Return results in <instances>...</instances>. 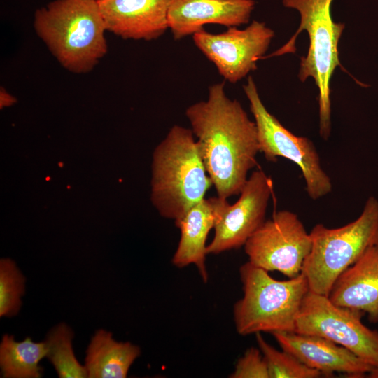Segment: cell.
Wrapping results in <instances>:
<instances>
[{"label":"cell","mask_w":378,"mask_h":378,"mask_svg":"<svg viewBox=\"0 0 378 378\" xmlns=\"http://www.w3.org/2000/svg\"><path fill=\"white\" fill-rule=\"evenodd\" d=\"M186 116L218 197L239 195L260 152L255 122L227 96L224 81L209 86L207 99L189 106Z\"/></svg>","instance_id":"obj_1"},{"label":"cell","mask_w":378,"mask_h":378,"mask_svg":"<svg viewBox=\"0 0 378 378\" xmlns=\"http://www.w3.org/2000/svg\"><path fill=\"white\" fill-rule=\"evenodd\" d=\"M34 27L52 55L75 74L92 71L107 52L97 0H55L36 10Z\"/></svg>","instance_id":"obj_2"},{"label":"cell","mask_w":378,"mask_h":378,"mask_svg":"<svg viewBox=\"0 0 378 378\" xmlns=\"http://www.w3.org/2000/svg\"><path fill=\"white\" fill-rule=\"evenodd\" d=\"M212 185L192 130L172 126L154 155L153 197L160 214L180 219Z\"/></svg>","instance_id":"obj_3"},{"label":"cell","mask_w":378,"mask_h":378,"mask_svg":"<svg viewBox=\"0 0 378 378\" xmlns=\"http://www.w3.org/2000/svg\"><path fill=\"white\" fill-rule=\"evenodd\" d=\"M332 0H283L286 8L297 10L300 23L293 36L283 46L262 59L296 52V39L306 30L309 38L307 54L300 58L298 78L304 82L314 78L318 90L319 134L327 140L331 132L330 80L335 69L344 68L339 59L338 43L345 25L333 21L331 16Z\"/></svg>","instance_id":"obj_4"},{"label":"cell","mask_w":378,"mask_h":378,"mask_svg":"<svg viewBox=\"0 0 378 378\" xmlns=\"http://www.w3.org/2000/svg\"><path fill=\"white\" fill-rule=\"evenodd\" d=\"M249 261L239 268L243 296L234 305L237 332L246 336L258 332H294L302 302L309 291L302 272L279 281Z\"/></svg>","instance_id":"obj_5"},{"label":"cell","mask_w":378,"mask_h":378,"mask_svg":"<svg viewBox=\"0 0 378 378\" xmlns=\"http://www.w3.org/2000/svg\"><path fill=\"white\" fill-rule=\"evenodd\" d=\"M309 234L312 248L302 273L309 291L328 296L337 278L378 244V200L370 197L355 220L337 228L318 223Z\"/></svg>","instance_id":"obj_6"},{"label":"cell","mask_w":378,"mask_h":378,"mask_svg":"<svg viewBox=\"0 0 378 378\" xmlns=\"http://www.w3.org/2000/svg\"><path fill=\"white\" fill-rule=\"evenodd\" d=\"M243 89L255 120L260 152L265 159L276 162L278 157H282L295 163L301 169L306 191L312 200L330 193L332 182L322 168L314 143L307 137L293 134L268 111L251 76H248Z\"/></svg>","instance_id":"obj_7"},{"label":"cell","mask_w":378,"mask_h":378,"mask_svg":"<svg viewBox=\"0 0 378 378\" xmlns=\"http://www.w3.org/2000/svg\"><path fill=\"white\" fill-rule=\"evenodd\" d=\"M365 315L334 304L328 296L309 291L302 302L294 332L326 338L378 368V330L362 323Z\"/></svg>","instance_id":"obj_8"},{"label":"cell","mask_w":378,"mask_h":378,"mask_svg":"<svg viewBox=\"0 0 378 378\" xmlns=\"http://www.w3.org/2000/svg\"><path fill=\"white\" fill-rule=\"evenodd\" d=\"M312 244L310 234L298 215L281 210L265 220L244 246L251 264L293 278L302 272Z\"/></svg>","instance_id":"obj_9"},{"label":"cell","mask_w":378,"mask_h":378,"mask_svg":"<svg viewBox=\"0 0 378 378\" xmlns=\"http://www.w3.org/2000/svg\"><path fill=\"white\" fill-rule=\"evenodd\" d=\"M272 186L271 178L258 169L248 178L234 204L216 197L214 236L206 246L207 254H219L244 246L265 221Z\"/></svg>","instance_id":"obj_10"},{"label":"cell","mask_w":378,"mask_h":378,"mask_svg":"<svg viewBox=\"0 0 378 378\" xmlns=\"http://www.w3.org/2000/svg\"><path fill=\"white\" fill-rule=\"evenodd\" d=\"M274 31L265 22L253 20L244 29L227 27L220 34L204 29L192 35L195 45L216 67L219 74L236 83L257 69L267 51Z\"/></svg>","instance_id":"obj_11"},{"label":"cell","mask_w":378,"mask_h":378,"mask_svg":"<svg viewBox=\"0 0 378 378\" xmlns=\"http://www.w3.org/2000/svg\"><path fill=\"white\" fill-rule=\"evenodd\" d=\"M272 335L281 349L322 375L331 377L334 372H342L351 377H363L373 368L348 349L323 337L295 332Z\"/></svg>","instance_id":"obj_12"},{"label":"cell","mask_w":378,"mask_h":378,"mask_svg":"<svg viewBox=\"0 0 378 378\" xmlns=\"http://www.w3.org/2000/svg\"><path fill=\"white\" fill-rule=\"evenodd\" d=\"M107 31L124 39L151 41L169 29L171 0L97 1Z\"/></svg>","instance_id":"obj_13"},{"label":"cell","mask_w":378,"mask_h":378,"mask_svg":"<svg viewBox=\"0 0 378 378\" xmlns=\"http://www.w3.org/2000/svg\"><path fill=\"white\" fill-rule=\"evenodd\" d=\"M253 0H171L169 29L176 40L193 35L208 24L227 27L249 22Z\"/></svg>","instance_id":"obj_14"},{"label":"cell","mask_w":378,"mask_h":378,"mask_svg":"<svg viewBox=\"0 0 378 378\" xmlns=\"http://www.w3.org/2000/svg\"><path fill=\"white\" fill-rule=\"evenodd\" d=\"M328 297L334 304L361 311L371 323H378V244L337 278Z\"/></svg>","instance_id":"obj_15"},{"label":"cell","mask_w":378,"mask_h":378,"mask_svg":"<svg viewBox=\"0 0 378 378\" xmlns=\"http://www.w3.org/2000/svg\"><path fill=\"white\" fill-rule=\"evenodd\" d=\"M216 220V197L204 198L190 208L180 219L175 221L181 237L172 262L178 268L195 265L204 281L209 274L206 265L207 255L206 241Z\"/></svg>","instance_id":"obj_16"},{"label":"cell","mask_w":378,"mask_h":378,"mask_svg":"<svg viewBox=\"0 0 378 378\" xmlns=\"http://www.w3.org/2000/svg\"><path fill=\"white\" fill-rule=\"evenodd\" d=\"M140 348L130 342H118L112 333L99 330L92 337L86 351L88 378H125L140 356Z\"/></svg>","instance_id":"obj_17"},{"label":"cell","mask_w":378,"mask_h":378,"mask_svg":"<svg viewBox=\"0 0 378 378\" xmlns=\"http://www.w3.org/2000/svg\"><path fill=\"white\" fill-rule=\"evenodd\" d=\"M47 354L45 341L35 342L29 337L22 341L5 334L0 344L1 377L4 378H40V361Z\"/></svg>","instance_id":"obj_18"},{"label":"cell","mask_w":378,"mask_h":378,"mask_svg":"<svg viewBox=\"0 0 378 378\" xmlns=\"http://www.w3.org/2000/svg\"><path fill=\"white\" fill-rule=\"evenodd\" d=\"M74 332L62 323L54 326L45 340L47 346L46 358L56 370L59 378L88 377L84 365L77 360L73 349Z\"/></svg>","instance_id":"obj_19"},{"label":"cell","mask_w":378,"mask_h":378,"mask_svg":"<svg viewBox=\"0 0 378 378\" xmlns=\"http://www.w3.org/2000/svg\"><path fill=\"white\" fill-rule=\"evenodd\" d=\"M256 342L267 364L270 378H318L322 374L303 364L295 356L284 350H277L255 334Z\"/></svg>","instance_id":"obj_20"},{"label":"cell","mask_w":378,"mask_h":378,"mask_svg":"<svg viewBox=\"0 0 378 378\" xmlns=\"http://www.w3.org/2000/svg\"><path fill=\"white\" fill-rule=\"evenodd\" d=\"M25 293V277L10 259L0 261V316L13 317L22 306Z\"/></svg>","instance_id":"obj_21"},{"label":"cell","mask_w":378,"mask_h":378,"mask_svg":"<svg viewBox=\"0 0 378 378\" xmlns=\"http://www.w3.org/2000/svg\"><path fill=\"white\" fill-rule=\"evenodd\" d=\"M230 377L270 378L267 364L259 348H248L238 359Z\"/></svg>","instance_id":"obj_22"},{"label":"cell","mask_w":378,"mask_h":378,"mask_svg":"<svg viewBox=\"0 0 378 378\" xmlns=\"http://www.w3.org/2000/svg\"><path fill=\"white\" fill-rule=\"evenodd\" d=\"M0 100L1 106L10 105L15 102V97L6 91L4 87H1L0 89Z\"/></svg>","instance_id":"obj_23"},{"label":"cell","mask_w":378,"mask_h":378,"mask_svg":"<svg viewBox=\"0 0 378 378\" xmlns=\"http://www.w3.org/2000/svg\"><path fill=\"white\" fill-rule=\"evenodd\" d=\"M368 375L370 378H378V368H372Z\"/></svg>","instance_id":"obj_24"},{"label":"cell","mask_w":378,"mask_h":378,"mask_svg":"<svg viewBox=\"0 0 378 378\" xmlns=\"http://www.w3.org/2000/svg\"><path fill=\"white\" fill-rule=\"evenodd\" d=\"M97 1H99V0H97Z\"/></svg>","instance_id":"obj_25"}]
</instances>
